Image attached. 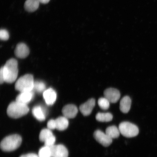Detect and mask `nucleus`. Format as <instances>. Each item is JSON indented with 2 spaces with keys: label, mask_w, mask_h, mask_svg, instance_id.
<instances>
[{
  "label": "nucleus",
  "mask_w": 157,
  "mask_h": 157,
  "mask_svg": "<svg viewBox=\"0 0 157 157\" xmlns=\"http://www.w3.org/2000/svg\"><path fill=\"white\" fill-rule=\"evenodd\" d=\"M5 82L11 83L14 82L18 75V63L15 59L11 58L3 66Z\"/></svg>",
  "instance_id": "1"
},
{
  "label": "nucleus",
  "mask_w": 157,
  "mask_h": 157,
  "mask_svg": "<svg viewBox=\"0 0 157 157\" xmlns=\"http://www.w3.org/2000/svg\"><path fill=\"white\" fill-rule=\"evenodd\" d=\"M22 142V138L17 134L9 135L5 137L1 141L0 147L1 149L5 152H11L17 150L20 146Z\"/></svg>",
  "instance_id": "2"
},
{
  "label": "nucleus",
  "mask_w": 157,
  "mask_h": 157,
  "mask_svg": "<svg viewBox=\"0 0 157 157\" xmlns=\"http://www.w3.org/2000/svg\"><path fill=\"white\" fill-rule=\"evenodd\" d=\"M29 111V108L27 105L15 101L10 104L7 112L9 117L17 119L26 115Z\"/></svg>",
  "instance_id": "3"
},
{
  "label": "nucleus",
  "mask_w": 157,
  "mask_h": 157,
  "mask_svg": "<svg viewBox=\"0 0 157 157\" xmlns=\"http://www.w3.org/2000/svg\"><path fill=\"white\" fill-rule=\"evenodd\" d=\"M34 80L32 75L27 74L20 78L16 82L15 89L21 93L33 91Z\"/></svg>",
  "instance_id": "4"
},
{
  "label": "nucleus",
  "mask_w": 157,
  "mask_h": 157,
  "mask_svg": "<svg viewBox=\"0 0 157 157\" xmlns=\"http://www.w3.org/2000/svg\"><path fill=\"white\" fill-rule=\"evenodd\" d=\"M119 129L121 135L128 138L136 136L139 133L138 127L133 124L127 121L120 124Z\"/></svg>",
  "instance_id": "5"
},
{
  "label": "nucleus",
  "mask_w": 157,
  "mask_h": 157,
  "mask_svg": "<svg viewBox=\"0 0 157 157\" xmlns=\"http://www.w3.org/2000/svg\"><path fill=\"white\" fill-rule=\"evenodd\" d=\"M94 136L95 140L104 147L109 146L113 142V139L106 133L100 130L95 131Z\"/></svg>",
  "instance_id": "6"
},
{
  "label": "nucleus",
  "mask_w": 157,
  "mask_h": 157,
  "mask_svg": "<svg viewBox=\"0 0 157 157\" xmlns=\"http://www.w3.org/2000/svg\"><path fill=\"white\" fill-rule=\"evenodd\" d=\"M104 95L110 103H116L121 97V94L119 90L114 88H109L104 91Z\"/></svg>",
  "instance_id": "7"
},
{
  "label": "nucleus",
  "mask_w": 157,
  "mask_h": 157,
  "mask_svg": "<svg viewBox=\"0 0 157 157\" xmlns=\"http://www.w3.org/2000/svg\"><path fill=\"white\" fill-rule=\"evenodd\" d=\"M50 148L52 157H68V151L63 145H54Z\"/></svg>",
  "instance_id": "8"
},
{
  "label": "nucleus",
  "mask_w": 157,
  "mask_h": 157,
  "mask_svg": "<svg viewBox=\"0 0 157 157\" xmlns=\"http://www.w3.org/2000/svg\"><path fill=\"white\" fill-rule=\"evenodd\" d=\"M95 105V100L92 98L80 105L79 107L80 111L84 116H87L91 114Z\"/></svg>",
  "instance_id": "9"
},
{
  "label": "nucleus",
  "mask_w": 157,
  "mask_h": 157,
  "mask_svg": "<svg viewBox=\"0 0 157 157\" xmlns=\"http://www.w3.org/2000/svg\"><path fill=\"white\" fill-rule=\"evenodd\" d=\"M29 50L28 47L24 43L17 44L15 50V54L17 58H25L29 56Z\"/></svg>",
  "instance_id": "10"
},
{
  "label": "nucleus",
  "mask_w": 157,
  "mask_h": 157,
  "mask_svg": "<svg viewBox=\"0 0 157 157\" xmlns=\"http://www.w3.org/2000/svg\"><path fill=\"white\" fill-rule=\"evenodd\" d=\"M78 109L75 105L70 104L64 107L62 112L64 117L67 119H72L75 117L78 113Z\"/></svg>",
  "instance_id": "11"
},
{
  "label": "nucleus",
  "mask_w": 157,
  "mask_h": 157,
  "mask_svg": "<svg viewBox=\"0 0 157 157\" xmlns=\"http://www.w3.org/2000/svg\"><path fill=\"white\" fill-rule=\"evenodd\" d=\"M43 97L45 102L48 105H52L56 99L57 95L56 91L52 88H49L43 93Z\"/></svg>",
  "instance_id": "12"
},
{
  "label": "nucleus",
  "mask_w": 157,
  "mask_h": 157,
  "mask_svg": "<svg viewBox=\"0 0 157 157\" xmlns=\"http://www.w3.org/2000/svg\"><path fill=\"white\" fill-rule=\"evenodd\" d=\"M34 97V93L33 91L21 92L16 99V101L27 105L32 101Z\"/></svg>",
  "instance_id": "13"
},
{
  "label": "nucleus",
  "mask_w": 157,
  "mask_h": 157,
  "mask_svg": "<svg viewBox=\"0 0 157 157\" xmlns=\"http://www.w3.org/2000/svg\"><path fill=\"white\" fill-rule=\"evenodd\" d=\"M33 115L38 120L44 121L46 119V112L44 108L40 105L35 106L32 109Z\"/></svg>",
  "instance_id": "14"
},
{
  "label": "nucleus",
  "mask_w": 157,
  "mask_h": 157,
  "mask_svg": "<svg viewBox=\"0 0 157 157\" xmlns=\"http://www.w3.org/2000/svg\"><path fill=\"white\" fill-rule=\"evenodd\" d=\"M131 100L128 96H125L121 99L120 103V109L123 113H126L130 110Z\"/></svg>",
  "instance_id": "15"
},
{
  "label": "nucleus",
  "mask_w": 157,
  "mask_h": 157,
  "mask_svg": "<svg viewBox=\"0 0 157 157\" xmlns=\"http://www.w3.org/2000/svg\"><path fill=\"white\" fill-rule=\"evenodd\" d=\"M40 2L39 0H26L25 2V9L29 12H33L38 9Z\"/></svg>",
  "instance_id": "16"
},
{
  "label": "nucleus",
  "mask_w": 157,
  "mask_h": 157,
  "mask_svg": "<svg viewBox=\"0 0 157 157\" xmlns=\"http://www.w3.org/2000/svg\"><path fill=\"white\" fill-rule=\"evenodd\" d=\"M56 129L58 130L62 131L65 130L68 126L69 122L67 118L64 117H59L55 120Z\"/></svg>",
  "instance_id": "17"
},
{
  "label": "nucleus",
  "mask_w": 157,
  "mask_h": 157,
  "mask_svg": "<svg viewBox=\"0 0 157 157\" xmlns=\"http://www.w3.org/2000/svg\"><path fill=\"white\" fill-rule=\"evenodd\" d=\"M105 133L112 139L118 138L121 133L119 128L115 125L107 128Z\"/></svg>",
  "instance_id": "18"
},
{
  "label": "nucleus",
  "mask_w": 157,
  "mask_h": 157,
  "mask_svg": "<svg viewBox=\"0 0 157 157\" xmlns=\"http://www.w3.org/2000/svg\"><path fill=\"white\" fill-rule=\"evenodd\" d=\"M113 119V115L110 113H98L96 116V119L102 122H107L111 121Z\"/></svg>",
  "instance_id": "19"
},
{
  "label": "nucleus",
  "mask_w": 157,
  "mask_h": 157,
  "mask_svg": "<svg viewBox=\"0 0 157 157\" xmlns=\"http://www.w3.org/2000/svg\"><path fill=\"white\" fill-rule=\"evenodd\" d=\"M54 135L50 129L48 128L44 129L40 131L39 134V140L41 142H44Z\"/></svg>",
  "instance_id": "20"
},
{
  "label": "nucleus",
  "mask_w": 157,
  "mask_h": 157,
  "mask_svg": "<svg viewBox=\"0 0 157 157\" xmlns=\"http://www.w3.org/2000/svg\"><path fill=\"white\" fill-rule=\"evenodd\" d=\"M39 157H52V152L50 147L44 146L39 150Z\"/></svg>",
  "instance_id": "21"
},
{
  "label": "nucleus",
  "mask_w": 157,
  "mask_h": 157,
  "mask_svg": "<svg viewBox=\"0 0 157 157\" xmlns=\"http://www.w3.org/2000/svg\"><path fill=\"white\" fill-rule=\"evenodd\" d=\"M46 85L44 82L39 81H34V89L33 91L37 92L39 93H44L46 89Z\"/></svg>",
  "instance_id": "22"
},
{
  "label": "nucleus",
  "mask_w": 157,
  "mask_h": 157,
  "mask_svg": "<svg viewBox=\"0 0 157 157\" xmlns=\"http://www.w3.org/2000/svg\"><path fill=\"white\" fill-rule=\"evenodd\" d=\"M110 102L105 97L99 98L98 101V104L100 108L103 110H107L109 109Z\"/></svg>",
  "instance_id": "23"
},
{
  "label": "nucleus",
  "mask_w": 157,
  "mask_h": 157,
  "mask_svg": "<svg viewBox=\"0 0 157 157\" xmlns=\"http://www.w3.org/2000/svg\"><path fill=\"white\" fill-rule=\"evenodd\" d=\"M0 38L2 40H7L9 38V34L6 29H1L0 31Z\"/></svg>",
  "instance_id": "24"
},
{
  "label": "nucleus",
  "mask_w": 157,
  "mask_h": 157,
  "mask_svg": "<svg viewBox=\"0 0 157 157\" xmlns=\"http://www.w3.org/2000/svg\"><path fill=\"white\" fill-rule=\"evenodd\" d=\"M56 141V138L54 135L51 137L50 138L48 139L45 141L44 143L45 146L48 147H51L54 145L55 142Z\"/></svg>",
  "instance_id": "25"
},
{
  "label": "nucleus",
  "mask_w": 157,
  "mask_h": 157,
  "mask_svg": "<svg viewBox=\"0 0 157 157\" xmlns=\"http://www.w3.org/2000/svg\"><path fill=\"white\" fill-rule=\"evenodd\" d=\"M47 127H48V128L50 129L51 130L56 129V122L55 120L51 119L50 120L48 121L47 124Z\"/></svg>",
  "instance_id": "26"
},
{
  "label": "nucleus",
  "mask_w": 157,
  "mask_h": 157,
  "mask_svg": "<svg viewBox=\"0 0 157 157\" xmlns=\"http://www.w3.org/2000/svg\"><path fill=\"white\" fill-rule=\"evenodd\" d=\"M5 82L4 76L3 72V67H2L0 70V83L2 84Z\"/></svg>",
  "instance_id": "27"
},
{
  "label": "nucleus",
  "mask_w": 157,
  "mask_h": 157,
  "mask_svg": "<svg viewBox=\"0 0 157 157\" xmlns=\"http://www.w3.org/2000/svg\"><path fill=\"white\" fill-rule=\"evenodd\" d=\"M20 157H39L38 155L33 153H29L26 155H22Z\"/></svg>",
  "instance_id": "28"
},
{
  "label": "nucleus",
  "mask_w": 157,
  "mask_h": 157,
  "mask_svg": "<svg viewBox=\"0 0 157 157\" xmlns=\"http://www.w3.org/2000/svg\"><path fill=\"white\" fill-rule=\"evenodd\" d=\"M39 2L42 4H47L50 2V0H39Z\"/></svg>",
  "instance_id": "29"
}]
</instances>
